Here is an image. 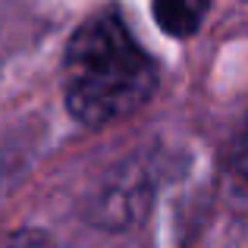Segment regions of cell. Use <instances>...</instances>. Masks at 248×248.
I'll return each mask as SVG.
<instances>
[{"label":"cell","instance_id":"1","mask_svg":"<svg viewBox=\"0 0 248 248\" xmlns=\"http://www.w3.org/2000/svg\"><path fill=\"white\" fill-rule=\"evenodd\" d=\"M157 91V66L113 16H91L63 57V97L85 126H110L141 110Z\"/></svg>","mask_w":248,"mask_h":248},{"label":"cell","instance_id":"2","mask_svg":"<svg viewBox=\"0 0 248 248\" xmlns=\"http://www.w3.org/2000/svg\"><path fill=\"white\" fill-rule=\"evenodd\" d=\"M157 25L173 38H188L201 29L211 0H151Z\"/></svg>","mask_w":248,"mask_h":248},{"label":"cell","instance_id":"3","mask_svg":"<svg viewBox=\"0 0 248 248\" xmlns=\"http://www.w3.org/2000/svg\"><path fill=\"white\" fill-rule=\"evenodd\" d=\"M0 248H54V242L35 230H19V232L0 236Z\"/></svg>","mask_w":248,"mask_h":248},{"label":"cell","instance_id":"4","mask_svg":"<svg viewBox=\"0 0 248 248\" xmlns=\"http://www.w3.org/2000/svg\"><path fill=\"white\" fill-rule=\"evenodd\" d=\"M232 170L248 182V120H245V126L239 129L236 145H232Z\"/></svg>","mask_w":248,"mask_h":248}]
</instances>
